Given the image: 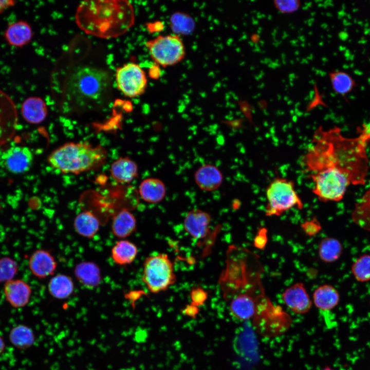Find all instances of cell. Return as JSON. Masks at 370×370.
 <instances>
[{
  "instance_id": "cell-19",
  "label": "cell",
  "mask_w": 370,
  "mask_h": 370,
  "mask_svg": "<svg viewBox=\"0 0 370 370\" xmlns=\"http://www.w3.org/2000/svg\"><path fill=\"white\" fill-rule=\"evenodd\" d=\"M74 273L82 285L90 289L97 287L102 280L99 267L92 262L83 261L78 263L75 268Z\"/></svg>"
},
{
  "instance_id": "cell-18",
  "label": "cell",
  "mask_w": 370,
  "mask_h": 370,
  "mask_svg": "<svg viewBox=\"0 0 370 370\" xmlns=\"http://www.w3.org/2000/svg\"><path fill=\"white\" fill-rule=\"evenodd\" d=\"M110 171L116 181L127 183L137 177L138 168L136 162L129 157H120L113 162Z\"/></svg>"
},
{
  "instance_id": "cell-37",
  "label": "cell",
  "mask_w": 370,
  "mask_h": 370,
  "mask_svg": "<svg viewBox=\"0 0 370 370\" xmlns=\"http://www.w3.org/2000/svg\"><path fill=\"white\" fill-rule=\"evenodd\" d=\"M267 231L264 228L260 230L254 239V246L258 249H263L266 245L267 241L266 235Z\"/></svg>"
},
{
  "instance_id": "cell-20",
  "label": "cell",
  "mask_w": 370,
  "mask_h": 370,
  "mask_svg": "<svg viewBox=\"0 0 370 370\" xmlns=\"http://www.w3.org/2000/svg\"><path fill=\"white\" fill-rule=\"evenodd\" d=\"M47 108L43 100L38 97H30L24 100L21 106L24 119L31 124L42 122L47 115Z\"/></svg>"
},
{
  "instance_id": "cell-9",
  "label": "cell",
  "mask_w": 370,
  "mask_h": 370,
  "mask_svg": "<svg viewBox=\"0 0 370 370\" xmlns=\"http://www.w3.org/2000/svg\"><path fill=\"white\" fill-rule=\"evenodd\" d=\"M116 80L119 90L130 98L142 95L147 84L144 71L134 63H128L118 68L116 73Z\"/></svg>"
},
{
  "instance_id": "cell-29",
  "label": "cell",
  "mask_w": 370,
  "mask_h": 370,
  "mask_svg": "<svg viewBox=\"0 0 370 370\" xmlns=\"http://www.w3.org/2000/svg\"><path fill=\"white\" fill-rule=\"evenodd\" d=\"M9 338L14 346L21 349L30 347L35 340L32 329L24 325H18L13 328L10 332Z\"/></svg>"
},
{
  "instance_id": "cell-13",
  "label": "cell",
  "mask_w": 370,
  "mask_h": 370,
  "mask_svg": "<svg viewBox=\"0 0 370 370\" xmlns=\"http://www.w3.org/2000/svg\"><path fill=\"white\" fill-rule=\"evenodd\" d=\"M32 293L30 286L22 279H13L6 282L4 293L8 303L13 307L21 308L29 302Z\"/></svg>"
},
{
  "instance_id": "cell-36",
  "label": "cell",
  "mask_w": 370,
  "mask_h": 370,
  "mask_svg": "<svg viewBox=\"0 0 370 370\" xmlns=\"http://www.w3.org/2000/svg\"><path fill=\"white\" fill-rule=\"evenodd\" d=\"M359 134L358 138L363 143L367 144L370 141V121L357 128Z\"/></svg>"
},
{
  "instance_id": "cell-23",
  "label": "cell",
  "mask_w": 370,
  "mask_h": 370,
  "mask_svg": "<svg viewBox=\"0 0 370 370\" xmlns=\"http://www.w3.org/2000/svg\"><path fill=\"white\" fill-rule=\"evenodd\" d=\"M340 301V294L333 286L324 284L315 289L313 302L315 306L322 311H329L335 308Z\"/></svg>"
},
{
  "instance_id": "cell-22",
  "label": "cell",
  "mask_w": 370,
  "mask_h": 370,
  "mask_svg": "<svg viewBox=\"0 0 370 370\" xmlns=\"http://www.w3.org/2000/svg\"><path fill=\"white\" fill-rule=\"evenodd\" d=\"M136 227L135 216L128 210L122 209L114 216L111 228L115 236L123 238L131 235L136 230Z\"/></svg>"
},
{
  "instance_id": "cell-24",
  "label": "cell",
  "mask_w": 370,
  "mask_h": 370,
  "mask_svg": "<svg viewBox=\"0 0 370 370\" xmlns=\"http://www.w3.org/2000/svg\"><path fill=\"white\" fill-rule=\"evenodd\" d=\"M101 222L98 217L89 211H84L75 218L73 227L81 236L91 238L99 230Z\"/></svg>"
},
{
  "instance_id": "cell-6",
  "label": "cell",
  "mask_w": 370,
  "mask_h": 370,
  "mask_svg": "<svg viewBox=\"0 0 370 370\" xmlns=\"http://www.w3.org/2000/svg\"><path fill=\"white\" fill-rule=\"evenodd\" d=\"M267 216H280L291 208L302 210L303 203L294 189V183L286 178L272 180L266 190Z\"/></svg>"
},
{
  "instance_id": "cell-5",
  "label": "cell",
  "mask_w": 370,
  "mask_h": 370,
  "mask_svg": "<svg viewBox=\"0 0 370 370\" xmlns=\"http://www.w3.org/2000/svg\"><path fill=\"white\" fill-rule=\"evenodd\" d=\"M252 319L254 330L265 338L282 335L289 329L292 323L289 314L280 306L274 305L269 298L258 306Z\"/></svg>"
},
{
  "instance_id": "cell-11",
  "label": "cell",
  "mask_w": 370,
  "mask_h": 370,
  "mask_svg": "<svg viewBox=\"0 0 370 370\" xmlns=\"http://www.w3.org/2000/svg\"><path fill=\"white\" fill-rule=\"evenodd\" d=\"M18 116L11 98L0 89V147L8 142L16 130Z\"/></svg>"
},
{
  "instance_id": "cell-28",
  "label": "cell",
  "mask_w": 370,
  "mask_h": 370,
  "mask_svg": "<svg viewBox=\"0 0 370 370\" xmlns=\"http://www.w3.org/2000/svg\"><path fill=\"white\" fill-rule=\"evenodd\" d=\"M328 77L334 91L342 96H345L350 92L356 86L355 80L345 71H329Z\"/></svg>"
},
{
  "instance_id": "cell-32",
  "label": "cell",
  "mask_w": 370,
  "mask_h": 370,
  "mask_svg": "<svg viewBox=\"0 0 370 370\" xmlns=\"http://www.w3.org/2000/svg\"><path fill=\"white\" fill-rule=\"evenodd\" d=\"M171 24L175 32L186 34L190 32L193 28V21L185 14L175 13L172 16Z\"/></svg>"
},
{
  "instance_id": "cell-41",
  "label": "cell",
  "mask_w": 370,
  "mask_h": 370,
  "mask_svg": "<svg viewBox=\"0 0 370 370\" xmlns=\"http://www.w3.org/2000/svg\"><path fill=\"white\" fill-rule=\"evenodd\" d=\"M5 348V342L1 336H0V355L4 351Z\"/></svg>"
},
{
  "instance_id": "cell-40",
  "label": "cell",
  "mask_w": 370,
  "mask_h": 370,
  "mask_svg": "<svg viewBox=\"0 0 370 370\" xmlns=\"http://www.w3.org/2000/svg\"><path fill=\"white\" fill-rule=\"evenodd\" d=\"M16 2L13 0H0V13L7 9L14 6Z\"/></svg>"
},
{
  "instance_id": "cell-14",
  "label": "cell",
  "mask_w": 370,
  "mask_h": 370,
  "mask_svg": "<svg viewBox=\"0 0 370 370\" xmlns=\"http://www.w3.org/2000/svg\"><path fill=\"white\" fill-rule=\"evenodd\" d=\"M210 215L200 209L189 211L184 217L183 226L185 230L193 238L202 239L209 233Z\"/></svg>"
},
{
  "instance_id": "cell-35",
  "label": "cell",
  "mask_w": 370,
  "mask_h": 370,
  "mask_svg": "<svg viewBox=\"0 0 370 370\" xmlns=\"http://www.w3.org/2000/svg\"><path fill=\"white\" fill-rule=\"evenodd\" d=\"M191 304L197 307L203 304L207 298V293L200 287L193 288L191 293Z\"/></svg>"
},
{
  "instance_id": "cell-42",
  "label": "cell",
  "mask_w": 370,
  "mask_h": 370,
  "mask_svg": "<svg viewBox=\"0 0 370 370\" xmlns=\"http://www.w3.org/2000/svg\"><path fill=\"white\" fill-rule=\"evenodd\" d=\"M321 370H335L332 367L329 366H326L324 367L323 368H322Z\"/></svg>"
},
{
  "instance_id": "cell-30",
  "label": "cell",
  "mask_w": 370,
  "mask_h": 370,
  "mask_svg": "<svg viewBox=\"0 0 370 370\" xmlns=\"http://www.w3.org/2000/svg\"><path fill=\"white\" fill-rule=\"evenodd\" d=\"M351 272L358 282L370 281V254H364L357 258L351 266Z\"/></svg>"
},
{
  "instance_id": "cell-4",
  "label": "cell",
  "mask_w": 370,
  "mask_h": 370,
  "mask_svg": "<svg viewBox=\"0 0 370 370\" xmlns=\"http://www.w3.org/2000/svg\"><path fill=\"white\" fill-rule=\"evenodd\" d=\"M107 158V152L99 145L86 142H68L54 150L49 155L48 163L65 174H79L99 169Z\"/></svg>"
},
{
  "instance_id": "cell-25",
  "label": "cell",
  "mask_w": 370,
  "mask_h": 370,
  "mask_svg": "<svg viewBox=\"0 0 370 370\" xmlns=\"http://www.w3.org/2000/svg\"><path fill=\"white\" fill-rule=\"evenodd\" d=\"M137 253V247L134 243L122 239L117 242L112 248L111 256L116 264L125 265L135 260Z\"/></svg>"
},
{
  "instance_id": "cell-16",
  "label": "cell",
  "mask_w": 370,
  "mask_h": 370,
  "mask_svg": "<svg viewBox=\"0 0 370 370\" xmlns=\"http://www.w3.org/2000/svg\"><path fill=\"white\" fill-rule=\"evenodd\" d=\"M194 180L201 190L211 192L217 190L221 186L223 176L217 166L212 164H205L195 172Z\"/></svg>"
},
{
  "instance_id": "cell-26",
  "label": "cell",
  "mask_w": 370,
  "mask_h": 370,
  "mask_svg": "<svg viewBox=\"0 0 370 370\" xmlns=\"http://www.w3.org/2000/svg\"><path fill=\"white\" fill-rule=\"evenodd\" d=\"M74 289L71 278L63 274L53 276L48 284V289L50 295L59 300L68 298L72 294Z\"/></svg>"
},
{
  "instance_id": "cell-21",
  "label": "cell",
  "mask_w": 370,
  "mask_h": 370,
  "mask_svg": "<svg viewBox=\"0 0 370 370\" xmlns=\"http://www.w3.org/2000/svg\"><path fill=\"white\" fill-rule=\"evenodd\" d=\"M139 193L145 202L156 203L162 200L165 197L166 188L164 182L160 179L147 178L140 183Z\"/></svg>"
},
{
  "instance_id": "cell-3",
  "label": "cell",
  "mask_w": 370,
  "mask_h": 370,
  "mask_svg": "<svg viewBox=\"0 0 370 370\" xmlns=\"http://www.w3.org/2000/svg\"><path fill=\"white\" fill-rule=\"evenodd\" d=\"M111 78L101 68L81 66L70 71L62 88L64 108L83 112L102 107L111 93Z\"/></svg>"
},
{
  "instance_id": "cell-33",
  "label": "cell",
  "mask_w": 370,
  "mask_h": 370,
  "mask_svg": "<svg viewBox=\"0 0 370 370\" xmlns=\"http://www.w3.org/2000/svg\"><path fill=\"white\" fill-rule=\"evenodd\" d=\"M273 3L275 8L283 14L293 13L297 11L301 5L299 0H274Z\"/></svg>"
},
{
  "instance_id": "cell-34",
  "label": "cell",
  "mask_w": 370,
  "mask_h": 370,
  "mask_svg": "<svg viewBox=\"0 0 370 370\" xmlns=\"http://www.w3.org/2000/svg\"><path fill=\"white\" fill-rule=\"evenodd\" d=\"M301 227L304 232L308 236H314L321 230V226L316 218H313L304 221Z\"/></svg>"
},
{
  "instance_id": "cell-39",
  "label": "cell",
  "mask_w": 370,
  "mask_h": 370,
  "mask_svg": "<svg viewBox=\"0 0 370 370\" xmlns=\"http://www.w3.org/2000/svg\"><path fill=\"white\" fill-rule=\"evenodd\" d=\"M314 88H315V96H314V98L313 101H312L311 103L310 104V105H311L310 106L312 107V106H314L316 104H317V105L318 104H321L324 106H326L325 103H324L322 100V95H321L319 92L317 86H314Z\"/></svg>"
},
{
  "instance_id": "cell-27",
  "label": "cell",
  "mask_w": 370,
  "mask_h": 370,
  "mask_svg": "<svg viewBox=\"0 0 370 370\" xmlns=\"http://www.w3.org/2000/svg\"><path fill=\"white\" fill-rule=\"evenodd\" d=\"M343 252L341 242L334 237L323 238L319 243L318 253L320 258L326 263H331L338 260Z\"/></svg>"
},
{
  "instance_id": "cell-8",
  "label": "cell",
  "mask_w": 370,
  "mask_h": 370,
  "mask_svg": "<svg viewBox=\"0 0 370 370\" xmlns=\"http://www.w3.org/2000/svg\"><path fill=\"white\" fill-rule=\"evenodd\" d=\"M145 46L152 59L163 67L179 63L186 54L183 41L176 34L158 35L147 41Z\"/></svg>"
},
{
  "instance_id": "cell-31",
  "label": "cell",
  "mask_w": 370,
  "mask_h": 370,
  "mask_svg": "<svg viewBox=\"0 0 370 370\" xmlns=\"http://www.w3.org/2000/svg\"><path fill=\"white\" fill-rule=\"evenodd\" d=\"M17 262L9 256L0 258V283H6L14 279L18 272Z\"/></svg>"
},
{
  "instance_id": "cell-2",
  "label": "cell",
  "mask_w": 370,
  "mask_h": 370,
  "mask_svg": "<svg viewBox=\"0 0 370 370\" xmlns=\"http://www.w3.org/2000/svg\"><path fill=\"white\" fill-rule=\"evenodd\" d=\"M75 18L86 33L110 39L127 32L134 24L135 15L127 1H85L78 6Z\"/></svg>"
},
{
  "instance_id": "cell-15",
  "label": "cell",
  "mask_w": 370,
  "mask_h": 370,
  "mask_svg": "<svg viewBox=\"0 0 370 370\" xmlns=\"http://www.w3.org/2000/svg\"><path fill=\"white\" fill-rule=\"evenodd\" d=\"M57 266V263L53 256L44 249L34 251L28 262L30 272L39 279H44L53 275Z\"/></svg>"
},
{
  "instance_id": "cell-7",
  "label": "cell",
  "mask_w": 370,
  "mask_h": 370,
  "mask_svg": "<svg viewBox=\"0 0 370 370\" xmlns=\"http://www.w3.org/2000/svg\"><path fill=\"white\" fill-rule=\"evenodd\" d=\"M142 280L147 289L157 293L166 290L176 281L173 264L167 254L148 256L143 263Z\"/></svg>"
},
{
  "instance_id": "cell-38",
  "label": "cell",
  "mask_w": 370,
  "mask_h": 370,
  "mask_svg": "<svg viewBox=\"0 0 370 370\" xmlns=\"http://www.w3.org/2000/svg\"><path fill=\"white\" fill-rule=\"evenodd\" d=\"M199 310L198 307L192 304L187 305L184 309L182 310V313L188 317L192 319H195L196 316L198 313Z\"/></svg>"
},
{
  "instance_id": "cell-17",
  "label": "cell",
  "mask_w": 370,
  "mask_h": 370,
  "mask_svg": "<svg viewBox=\"0 0 370 370\" xmlns=\"http://www.w3.org/2000/svg\"><path fill=\"white\" fill-rule=\"evenodd\" d=\"M4 36L9 45L21 48L30 42L33 36V32L27 22L20 20L9 24L5 30Z\"/></svg>"
},
{
  "instance_id": "cell-10",
  "label": "cell",
  "mask_w": 370,
  "mask_h": 370,
  "mask_svg": "<svg viewBox=\"0 0 370 370\" xmlns=\"http://www.w3.org/2000/svg\"><path fill=\"white\" fill-rule=\"evenodd\" d=\"M33 161V154L26 146H11L0 154V166L15 174L28 172L32 166Z\"/></svg>"
},
{
  "instance_id": "cell-1",
  "label": "cell",
  "mask_w": 370,
  "mask_h": 370,
  "mask_svg": "<svg viewBox=\"0 0 370 370\" xmlns=\"http://www.w3.org/2000/svg\"><path fill=\"white\" fill-rule=\"evenodd\" d=\"M302 159L314 183L312 192L322 201L342 199L350 184H364L368 170L366 144L344 137L340 128L320 127Z\"/></svg>"
},
{
  "instance_id": "cell-12",
  "label": "cell",
  "mask_w": 370,
  "mask_h": 370,
  "mask_svg": "<svg viewBox=\"0 0 370 370\" xmlns=\"http://www.w3.org/2000/svg\"><path fill=\"white\" fill-rule=\"evenodd\" d=\"M285 305L293 312L304 314L312 306V301L302 283H297L287 288L282 294Z\"/></svg>"
}]
</instances>
